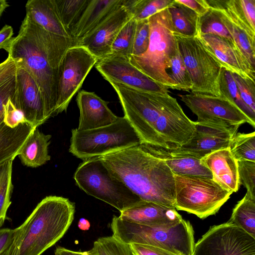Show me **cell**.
Listing matches in <instances>:
<instances>
[{
  "label": "cell",
  "instance_id": "cell-4",
  "mask_svg": "<svg viewBox=\"0 0 255 255\" xmlns=\"http://www.w3.org/2000/svg\"><path fill=\"white\" fill-rule=\"evenodd\" d=\"M32 77L41 93L48 119L56 116L58 71L52 67L47 47L25 15L18 33L4 49Z\"/></svg>",
  "mask_w": 255,
  "mask_h": 255
},
{
  "label": "cell",
  "instance_id": "cell-14",
  "mask_svg": "<svg viewBox=\"0 0 255 255\" xmlns=\"http://www.w3.org/2000/svg\"><path fill=\"white\" fill-rule=\"evenodd\" d=\"M239 127L195 122L193 136L180 147L166 152L150 151L157 155L192 157L201 159L214 151L230 147Z\"/></svg>",
  "mask_w": 255,
  "mask_h": 255
},
{
  "label": "cell",
  "instance_id": "cell-46",
  "mask_svg": "<svg viewBox=\"0 0 255 255\" xmlns=\"http://www.w3.org/2000/svg\"><path fill=\"white\" fill-rule=\"evenodd\" d=\"M13 34V28L7 24L0 30V49H5L10 42Z\"/></svg>",
  "mask_w": 255,
  "mask_h": 255
},
{
  "label": "cell",
  "instance_id": "cell-39",
  "mask_svg": "<svg viewBox=\"0 0 255 255\" xmlns=\"http://www.w3.org/2000/svg\"><path fill=\"white\" fill-rule=\"evenodd\" d=\"M92 249L97 255H132L129 244L113 235L98 238Z\"/></svg>",
  "mask_w": 255,
  "mask_h": 255
},
{
  "label": "cell",
  "instance_id": "cell-21",
  "mask_svg": "<svg viewBox=\"0 0 255 255\" xmlns=\"http://www.w3.org/2000/svg\"><path fill=\"white\" fill-rule=\"evenodd\" d=\"M119 217L125 221L149 226H168L182 218L175 208L141 200L120 212Z\"/></svg>",
  "mask_w": 255,
  "mask_h": 255
},
{
  "label": "cell",
  "instance_id": "cell-5",
  "mask_svg": "<svg viewBox=\"0 0 255 255\" xmlns=\"http://www.w3.org/2000/svg\"><path fill=\"white\" fill-rule=\"evenodd\" d=\"M149 43L142 55H132L130 63L155 82L168 89H174V84L168 72L170 60L178 48L175 31L168 8L148 18Z\"/></svg>",
  "mask_w": 255,
  "mask_h": 255
},
{
  "label": "cell",
  "instance_id": "cell-51",
  "mask_svg": "<svg viewBox=\"0 0 255 255\" xmlns=\"http://www.w3.org/2000/svg\"><path fill=\"white\" fill-rule=\"evenodd\" d=\"M9 247L2 253H1L0 255H8Z\"/></svg>",
  "mask_w": 255,
  "mask_h": 255
},
{
  "label": "cell",
  "instance_id": "cell-37",
  "mask_svg": "<svg viewBox=\"0 0 255 255\" xmlns=\"http://www.w3.org/2000/svg\"><path fill=\"white\" fill-rule=\"evenodd\" d=\"M170 72L168 75L174 84V89L189 92L193 84L187 69L184 64L179 47L170 60Z\"/></svg>",
  "mask_w": 255,
  "mask_h": 255
},
{
  "label": "cell",
  "instance_id": "cell-31",
  "mask_svg": "<svg viewBox=\"0 0 255 255\" xmlns=\"http://www.w3.org/2000/svg\"><path fill=\"white\" fill-rule=\"evenodd\" d=\"M61 21L70 34L90 0H54ZM71 36V35H70Z\"/></svg>",
  "mask_w": 255,
  "mask_h": 255
},
{
  "label": "cell",
  "instance_id": "cell-20",
  "mask_svg": "<svg viewBox=\"0 0 255 255\" xmlns=\"http://www.w3.org/2000/svg\"><path fill=\"white\" fill-rule=\"evenodd\" d=\"M80 111V130L95 129L112 124L119 117L109 108V102L103 100L94 92L82 90L76 98Z\"/></svg>",
  "mask_w": 255,
  "mask_h": 255
},
{
  "label": "cell",
  "instance_id": "cell-36",
  "mask_svg": "<svg viewBox=\"0 0 255 255\" xmlns=\"http://www.w3.org/2000/svg\"><path fill=\"white\" fill-rule=\"evenodd\" d=\"M230 149L237 161L255 162V132L237 133Z\"/></svg>",
  "mask_w": 255,
  "mask_h": 255
},
{
  "label": "cell",
  "instance_id": "cell-38",
  "mask_svg": "<svg viewBox=\"0 0 255 255\" xmlns=\"http://www.w3.org/2000/svg\"><path fill=\"white\" fill-rule=\"evenodd\" d=\"M206 34L219 36L235 44L217 11L210 7L209 11L199 18L198 34Z\"/></svg>",
  "mask_w": 255,
  "mask_h": 255
},
{
  "label": "cell",
  "instance_id": "cell-7",
  "mask_svg": "<svg viewBox=\"0 0 255 255\" xmlns=\"http://www.w3.org/2000/svg\"><path fill=\"white\" fill-rule=\"evenodd\" d=\"M69 152L86 160L114 153L140 143V139L125 117L110 125L89 130L72 129Z\"/></svg>",
  "mask_w": 255,
  "mask_h": 255
},
{
  "label": "cell",
  "instance_id": "cell-27",
  "mask_svg": "<svg viewBox=\"0 0 255 255\" xmlns=\"http://www.w3.org/2000/svg\"><path fill=\"white\" fill-rule=\"evenodd\" d=\"M211 8V7H210ZM231 34L235 44L250 65L255 68V39L251 37L222 9L214 8Z\"/></svg>",
  "mask_w": 255,
  "mask_h": 255
},
{
  "label": "cell",
  "instance_id": "cell-43",
  "mask_svg": "<svg viewBox=\"0 0 255 255\" xmlns=\"http://www.w3.org/2000/svg\"><path fill=\"white\" fill-rule=\"evenodd\" d=\"M132 255H175L162 249L145 244H129Z\"/></svg>",
  "mask_w": 255,
  "mask_h": 255
},
{
  "label": "cell",
  "instance_id": "cell-32",
  "mask_svg": "<svg viewBox=\"0 0 255 255\" xmlns=\"http://www.w3.org/2000/svg\"><path fill=\"white\" fill-rule=\"evenodd\" d=\"M136 25V20L133 18L125 24L113 43L110 55L122 56L129 60L132 54Z\"/></svg>",
  "mask_w": 255,
  "mask_h": 255
},
{
  "label": "cell",
  "instance_id": "cell-9",
  "mask_svg": "<svg viewBox=\"0 0 255 255\" xmlns=\"http://www.w3.org/2000/svg\"><path fill=\"white\" fill-rule=\"evenodd\" d=\"M175 209L204 219L216 214L233 193L212 178L174 174Z\"/></svg>",
  "mask_w": 255,
  "mask_h": 255
},
{
  "label": "cell",
  "instance_id": "cell-30",
  "mask_svg": "<svg viewBox=\"0 0 255 255\" xmlns=\"http://www.w3.org/2000/svg\"><path fill=\"white\" fill-rule=\"evenodd\" d=\"M220 96L234 103L253 122L255 123V112L241 98L232 72L222 67L219 82Z\"/></svg>",
  "mask_w": 255,
  "mask_h": 255
},
{
  "label": "cell",
  "instance_id": "cell-15",
  "mask_svg": "<svg viewBox=\"0 0 255 255\" xmlns=\"http://www.w3.org/2000/svg\"><path fill=\"white\" fill-rule=\"evenodd\" d=\"M181 100L196 115L199 123H211L227 126H240L253 122L240 109L227 98L220 96L190 93L179 95Z\"/></svg>",
  "mask_w": 255,
  "mask_h": 255
},
{
  "label": "cell",
  "instance_id": "cell-44",
  "mask_svg": "<svg viewBox=\"0 0 255 255\" xmlns=\"http://www.w3.org/2000/svg\"><path fill=\"white\" fill-rule=\"evenodd\" d=\"M189 7L196 13L199 17L205 14L209 10L210 7L206 0H175Z\"/></svg>",
  "mask_w": 255,
  "mask_h": 255
},
{
  "label": "cell",
  "instance_id": "cell-45",
  "mask_svg": "<svg viewBox=\"0 0 255 255\" xmlns=\"http://www.w3.org/2000/svg\"><path fill=\"white\" fill-rule=\"evenodd\" d=\"M14 234V229H0V254L11 245Z\"/></svg>",
  "mask_w": 255,
  "mask_h": 255
},
{
  "label": "cell",
  "instance_id": "cell-18",
  "mask_svg": "<svg viewBox=\"0 0 255 255\" xmlns=\"http://www.w3.org/2000/svg\"><path fill=\"white\" fill-rule=\"evenodd\" d=\"M14 79V104L26 120L38 128L48 120L40 91L29 73L18 64Z\"/></svg>",
  "mask_w": 255,
  "mask_h": 255
},
{
  "label": "cell",
  "instance_id": "cell-16",
  "mask_svg": "<svg viewBox=\"0 0 255 255\" xmlns=\"http://www.w3.org/2000/svg\"><path fill=\"white\" fill-rule=\"evenodd\" d=\"M95 67L108 82L113 81L145 92L169 94L167 87L149 78L133 66L126 58L109 55L98 59Z\"/></svg>",
  "mask_w": 255,
  "mask_h": 255
},
{
  "label": "cell",
  "instance_id": "cell-13",
  "mask_svg": "<svg viewBox=\"0 0 255 255\" xmlns=\"http://www.w3.org/2000/svg\"><path fill=\"white\" fill-rule=\"evenodd\" d=\"M192 255H255V238L229 222L211 227Z\"/></svg>",
  "mask_w": 255,
  "mask_h": 255
},
{
  "label": "cell",
  "instance_id": "cell-22",
  "mask_svg": "<svg viewBox=\"0 0 255 255\" xmlns=\"http://www.w3.org/2000/svg\"><path fill=\"white\" fill-rule=\"evenodd\" d=\"M200 160L212 173L213 179L222 187L232 193L238 191L240 186L238 161L229 147L214 151Z\"/></svg>",
  "mask_w": 255,
  "mask_h": 255
},
{
  "label": "cell",
  "instance_id": "cell-42",
  "mask_svg": "<svg viewBox=\"0 0 255 255\" xmlns=\"http://www.w3.org/2000/svg\"><path fill=\"white\" fill-rule=\"evenodd\" d=\"M240 184L243 185L247 191L255 195V162L238 161Z\"/></svg>",
  "mask_w": 255,
  "mask_h": 255
},
{
  "label": "cell",
  "instance_id": "cell-50",
  "mask_svg": "<svg viewBox=\"0 0 255 255\" xmlns=\"http://www.w3.org/2000/svg\"><path fill=\"white\" fill-rule=\"evenodd\" d=\"M9 6L5 0H0V18L5 10Z\"/></svg>",
  "mask_w": 255,
  "mask_h": 255
},
{
  "label": "cell",
  "instance_id": "cell-12",
  "mask_svg": "<svg viewBox=\"0 0 255 255\" xmlns=\"http://www.w3.org/2000/svg\"><path fill=\"white\" fill-rule=\"evenodd\" d=\"M97 61L83 46L76 45L67 50L58 70L56 115L67 111L73 97Z\"/></svg>",
  "mask_w": 255,
  "mask_h": 255
},
{
  "label": "cell",
  "instance_id": "cell-47",
  "mask_svg": "<svg viewBox=\"0 0 255 255\" xmlns=\"http://www.w3.org/2000/svg\"><path fill=\"white\" fill-rule=\"evenodd\" d=\"M54 255H97L95 251L92 249L87 251H75L58 246L56 248Z\"/></svg>",
  "mask_w": 255,
  "mask_h": 255
},
{
  "label": "cell",
  "instance_id": "cell-52",
  "mask_svg": "<svg viewBox=\"0 0 255 255\" xmlns=\"http://www.w3.org/2000/svg\"><path fill=\"white\" fill-rule=\"evenodd\" d=\"M1 65H2V62L0 63V68L1 67Z\"/></svg>",
  "mask_w": 255,
  "mask_h": 255
},
{
  "label": "cell",
  "instance_id": "cell-23",
  "mask_svg": "<svg viewBox=\"0 0 255 255\" xmlns=\"http://www.w3.org/2000/svg\"><path fill=\"white\" fill-rule=\"evenodd\" d=\"M123 0H90L79 19L73 27L71 37L77 42L100 25Z\"/></svg>",
  "mask_w": 255,
  "mask_h": 255
},
{
  "label": "cell",
  "instance_id": "cell-35",
  "mask_svg": "<svg viewBox=\"0 0 255 255\" xmlns=\"http://www.w3.org/2000/svg\"><path fill=\"white\" fill-rule=\"evenodd\" d=\"M237 20L255 32V0H225Z\"/></svg>",
  "mask_w": 255,
  "mask_h": 255
},
{
  "label": "cell",
  "instance_id": "cell-10",
  "mask_svg": "<svg viewBox=\"0 0 255 255\" xmlns=\"http://www.w3.org/2000/svg\"><path fill=\"white\" fill-rule=\"evenodd\" d=\"M14 91V76L0 86V165L13 160L30 134L38 128L16 107Z\"/></svg>",
  "mask_w": 255,
  "mask_h": 255
},
{
  "label": "cell",
  "instance_id": "cell-6",
  "mask_svg": "<svg viewBox=\"0 0 255 255\" xmlns=\"http://www.w3.org/2000/svg\"><path fill=\"white\" fill-rule=\"evenodd\" d=\"M113 236L123 242L156 247L175 255H192L194 230L188 221L182 219L168 226H149L128 222L114 215L110 224Z\"/></svg>",
  "mask_w": 255,
  "mask_h": 255
},
{
  "label": "cell",
  "instance_id": "cell-2",
  "mask_svg": "<svg viewBox=\"0 0 255 255\" xmlns=\"http://www.w3.org/2000/svg\"><path fill=\"white\" fill-rule=\"evenodd\" d=\"M109 82L117 93L124 117L135 130L141 144L158 148L175 138L179 130V121L174 108L176 98L169 94L145 92Z\"/></svg>",
  "mask_w": 255,
  "mask_h": 255
},
{
  "label": "cell",
  "instance_id": "cell-19",
  "mask_svg": "<svg viewBox=\"0 0 255 255\" xmlns=\"http://www.w3.org/2000/svg\"><path fill=\"white\" fill-rule=\"evenodd\" d=\"M197 36L223 67L232 73L255 81V68L234 43L213 34H198Z\"/></svg>",
  "mask_w": 255,
  "mask_h": 255
},
{
  "label": "cell",
  "instance_id": "cell-41",
  "mask_svg": "<svg viewBox=\"0 0 255 255\" xmlns=\"http://www.w3.org/2000/svg\"><path fill=\"white\" fill-rule=\"evenodd\" d=\"M149 43V26L148 19L136 21L132 55L138 56L144 53L147 50Z\"/></svg>",
  "mask_w": 255,
  "mask_h": 255
},
{
  "label": "cell",
  "instance_id": "cell-3",
  "mask_svg": "<svg viewBox=\"0 0 255 255\" xmlns=\"http://www.w3.org/2000/svg\"><path fill=\"white\" fill-rule=\"evenodd\" d=\"M75 211V203L68 198L45 197L14 229L8 255H41L64 236L74 220Z\"/></svg>",
  "mask_w": 255,
  "mask_h": 255
},
{
  "label": "cell",
  "instance_id": "cell-11",
  "mask_svg": "<svg viewBox=\"0 0 255 255\" xmlns=\"http://www.w3.org/2000/svg\"><path fill=\"white\" fill-rule=\"evenodd\" d=\"M174 35L192 82V93L220 96L219 79L223 66L205 48L197 36Z\"/></svg>",
  "mask_w": 255,
  "mask_h": 255
},
{
  "label": "cell",
  "instance_id": "cell-48",
  "mask_svg": "<svg viewBox=\"0 0 255 255\" xmlns=\"http://www.w3.org/2000/svg\"><path fill=\"white\" fill-rule=\"evenodd\" d=\"M10 78L9 74L5 69H0V86L8 81Z\"/></svg>",
  "mask_w": 255,
  "mask_h": 255
},
{
  "label": "cell",
  "instance_id": "cell-17",
  "mask_svg": "<svg viewBox=\"0 0 255 255\" xmlns=\"http://www.w3.org/2000/svg\"><path fill=\"white\" fill-rule=\"evenodd\" d=\"M132 18L127 0L121 3L95 29L77 41L98 59L110 55L113 43L125 24Z\"/></svg>",
  "mask_w": 255,
  "mask_h": 255
},
{
  "label": "cell",
  "instance_id": "cell-25",
  "mask_svg": "<svg viewBox=\"0 0 255 255\" xmlns=\"http://www.w3.org/2000/svg\"><path fill=\"white\" fill-rule=\"evenodd\" d=\"M51 135L45 134L37 128L29 136L18 156L22 164L27 167L36 168L50 160L48 146Z\"/></svg>",
  "mask_w": 255,
  "mask_h": 255
},
{
  "label": "cell",
  "instance_id": "cell-34",
  "mask_svg": "<svg viewBox=\"0 0 255 255\" xmlns=\"http://www.w3.org/2000/svg\"><path fill=\"white\" fill-rule=\"evenodd\" d=\"M173 0H127L132 18L136 21L148 19L168 8Z\"/></svg>",
  "mask_w": 255,
  "mask_h": 255
},
{
  "label": "cell",
  "instance_id": "cell-24",
  "mask_svg": "<svg viewBox=\"0 0 255 255\" xmlns=\"http://www.w3.org/2000/svg\"><path fill=\"white\" fill-rule=\"evenodd\" d=\"M26 15L45 30L72 38L63 26L54 0H29L25 4Z\"/></svg>",
  "mask_w": 255,
  "mask_h": 255
},
{
  "label": "cell",
  "instance_id": "cell-1",
  "mask_svg": "<svg viewBox=\"0 0 255 255\" xmlns=\"http://www.w3.org/2000/svg\"><path fill=\"white\" fill-rule=\"evenodd\" d=\"M99 157L111 174L141 200L175 208L174 174L163 159L143 144Z\"/></svg>",
  "mask_w": 255,
  "mask_h": 255
},
{
  "label": "cell",
  "instance_id": "cell-33",
  "mask_svg": "<svg viewBox=\"0 0 255 255\" xmlns=\"http://www.w3.org/2000/svg\"><path fill=\"white\" fill-rule=\"evenodd\" d=\"M12 163L13 160H10L0 165V229L4 222L7 211L11 204L13 190Z\"/></svg>",
  "mask_w": 255,
  "mask_h": 255
},
{
  "label": "cell",
  "instance_id": "cell-26",
  "mask_svg": "<svg viewBox=\"0 0 255 255\" xmlns=\"http://www.w3.org/2000/svg\"><path fill=\"white\" fill-rule=\"evenodd\" d=\"M175 31L186 37L198 34L199 16L185 5L173 0L168 7Z\"/></svg>",
  "mask_w": 255,
  "mask_h": 255
},
{
  "label": "cell",
  "instance_id": "cell-28",
  "mask_svg": "<svg viewBox=\"0 0 255 255\" xmlns=\"http://www.w3.org/2000/svg\"><path fill=\"white\" fill-rule=\"evenodd\" d=\"M156 155L164 160L174 174L213 179L211 171L199 159L192 157Z\"/></svg>",
  "mask_w": 255,
  "mask_h": 255
},
{
  "label": "cell",
  "instance_id": "cell-49",
  "mask_svg": "<svg viewBox=\"0 0 255 255\" xmlns=\"http://www.w3.org/2000/svg\"><path fill=\"white\" fill-rule=\"evenodd\" d=\"M78 227L82 231H87L90 228V223L87 219L81 218L78 222Z\"/></svg>",
  "mask_w": 255,
  "mask_h": 255
},
{
  "label": "cell",
  "instance_id": "cell-8",
  "mask_svg": "<svg viewBox=\"0 0 255 255\" xmlns=\"http://www.w3.org/2000/svg\"><path fill=\"white\" fill-rule=\"evenodd\" d=\"M73 178L76 185L86 194L120 212L141 201L123 182L111 174L99 157L84 160Z\"/></svg>",
  "mask_w": 255,
  "mask_h": 255
},
{
  "label": "cell",
  "instance_id": "cell-40",
  "mask_svg": "<svg viewBox=\"0 0 255 255\" xmlns=\"http://www.w3.org/2000/svg\"><path fill=\"white\" fill-rule=\"evenodd\" d=\"M232 74L241 98L255 112V81L236 73Z\"/></svg>",
  "mask_w": 255,
  "mask_h": 255
},
{
  "label": "cell",
  "instance_id": "cell-29",
  "mask_svg": "<svg viewBox=\"0 0 255 255\" xmlns=\"http://www.w3.org/2000/svg\"><path fill=\"white\" fill-rule=\"evenodd\" d=\"M228 222L255 238V195L247 191L235 206Z\"/></svg>",
  "mask_w": 255,
  "mask_h": 255
}]
</instances>
